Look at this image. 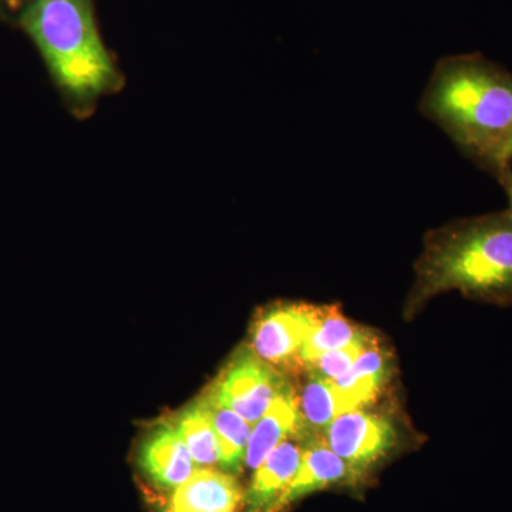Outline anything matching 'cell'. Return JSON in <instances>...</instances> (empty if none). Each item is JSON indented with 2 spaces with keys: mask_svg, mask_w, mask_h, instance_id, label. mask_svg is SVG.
I'll return each instance as SVG.
<instances>
[{
  "mask_svg": "<svg viewBox=\"0 0 512 512\" xmlns=\"http://www.w3.org/2000/svg\"><path fill=\"white\" fill-rule=\"evenodd\" d=\"M420 113L495 180L511 167L512 73L501 64L481 53L443 57L421 96Z\"/></svg>",
  "mask_w": 512,
  "mask_h": 512,
  "instance_id": "cell-1",
  "label": "cell"
},
{
  "mask_svg": "<svg viewBox=\"0 0 512 512\" xmlns=\"http://www.w3.org/2000/svg\"><path fill=\"white\" fill-rule=\"evenodd\" d=\"M450 291L478 302L511 305L512 222L507 211L461 218L426 235L407 308H419Z\"/></svg>",
  "mask_w": 512,
  "mask_h": 512,
  "instance_id": "cell-2",
  "label": "cell"
},
{
  "mask_svg": "<svg viewBox=\"0 0 512 512\" xmlns=\"http://www.w3.org/2000/svg\"><path fill=\"white\" fill-rule=\"evenodd\" d=\"M20 22L69 96L86 103L119 83L97 30L92 0H28Z\"/></svg>",
  "mask_w": 512,
  "mask_h": 512,
  "instance_id": "cell-3",
  "label": "cell"
},
{
  "mask_svg": "<svg viewBox=\"0 0 512 512\" xmlns=\"http://www.w3.org/2000/svg\"><path fill=\"white\" fill-rule=\"evenodd\" d=\"M291 389L284 373L264 362L251 348H241L207 393L254 426L275 399Z\"/></svg>",
  "mask_w": 512,
  "mask_h": 512,
  "instance_id": "cell-4",
  "label": "cell"
},
{
  "mask_svg": "<svg viewBox=\"0 0 512 512\" xmlns=\"http://www.w3.org/2000/svg\"><path fill=\"white\" fill-rule=\"evenodd\" d=\"M313 305L276 303L259 313L251 330V349L281 373L305 372L303 345L312 322Z\"/></svg>",
  "mask_w": 512,
  "mask_h": 512,
  "instance_id": "cell-5",
  "label": "cell"
},
{
  "mask_svg": "<svg viewBox=\"0 0 512 512\" xmlns=\"http://www.w3.org/2000/svg\"><path fill=\"white\" fill-rule=\"evenodd\" d=\"M323 437L333 453L348 464L357 481L379 466L397 443L392 421L365 409L339 414Z\"/></svg>",
  "mask_w": 512,
  "mask_h": 512,
  "instance_id": "cell-6",
  "label": "cell"
},
{
  "mask_svg": "<svg viewBox=\"0 0 512 512\" xmlns=\"http://www.w3.org/2000/svg\"><path fill=\"white\" fill-rule=\"evenodd\" d=\"M157 497V512H228L244 504L245 490L234 474L197 468L185 483Z\"/></svg>",
  "mask_w": 512,
  "mask_h": 512,
  "instance_id": "cell-7",
  "label": "cell"
},
{
  "mask_svg": "<svg viewBox=\"0 0 512 512\" xmlns=\"http://www.w3.org/2000/svg\"><path fill=\"white\" fill-rule=\"evenodd\" d=\"M137 464L161 491L174 490L197 470L190 450L170 420L161 421L144 437L138 448Z\"/></svg>",
  "mask_w": 512,
  "mask_h": 512,
  "instance_id": "cell-8",
  "label": "cell"
},
{
  "mask_svg": "<svg viewBox=\"0 0 512 512\" xmlns=\"http://www.w3.org/2000/svg\"><path fill=\"white\" fill-rule=\"evenodd\" d=\"M303 443L298 471L269 512H284L306 495L357 481L348 464L333 453L325 437H309Z\"/></svg>",
  "mask_w": 512,
  "mask_h": 512,
  "instance_id": "cell-9",
  "label": "cell"
},
{
  "mask_svg": "<svg viewBox=\"0 0 512 512\" xmlns=\"http://www.w3.org/2000/svg\"><path fill=\"white\" fill-rule=\"evenodd\" d=\"M390 355L380 343L369 346L348 373L332 382L339 414L366 409L376 402L390 377Z\"/></svg>",
  "mask_w": 512,
  "mask_h": 512,
  "instance_id": "cell-10",
  "label": "cell"
},
{
  "mask_svg": "<svg viewBox=\"0 0 512 512\" xmlns=\"http://www.w3.org/2000/svg\"><path fill=\"white\" fill-rule=\"evenodd\" d=\"M303 447L292 439L284 441L255 468L245 490L244 503L254 512H269L298 471Z\"/></svg>",
  "mask_w": 512,
  "mask_h": 512,
  "instance_id": "cell-11",
  "label": "cell"
},
{
  "mask_svg": "<svg viewBox=\"0 0 512 512\" xmlns=\"http://www.w3.org/2000/svg\"><path fill=\"white\" fill-rule=\"evenodd\" d=\"M299 433L298 403L293 387L271 404L264 416L252 427L245 467L255 470L261 466L279 444L296 439Z\"/></svg>",
  "mask_w": 512,
  "mask_h": 512,
  "instance_id": "cell-12",
  "label": "cell"
},
{
  "mask_svg": "<svg viewBox=\"0 0 512 512\" xmlns=\"http://www.w3.org/2000/svg\"><path fill=\"white\" fill-rule=\"evenodd\" d=\"M372 338H375L373 333L350 322L336 306L313 305L311 328L302 350L303 365L306 369L322 353Z\"/></svg>",
  "mask_w": 512,
  "mask_h": 512,
  "instance_id": "cell-13",
  "label": "cell"
},
{
  "mask_svg": "<svg viewBox=\"0 0 512 512\" xmlns=\"http://www.w3.org/2000/svg\"><path fill=\"white\" fill-rule=\"evenodd\" d=\"M190 450L197 468H214L221 464V446L211 414L202 397L184 407L170 420Z\"/></svg>",
  "mask_w": 512,
  "mask_h": 512,
  "instance_id": "cell-14",
  "label": "cell"
},
{
  "mask_svg": "<svg viewBox=\"0 0 512 512\" xmlns=\"http://www.w3.org/2000/svg\"><path fill=\"white\" fill-rule=\"evenodd\" d=\"M298 403L299 433L303 441L309 437L325 436L333 420L339 416L338 402L332 382L306 372L301 394H296Z\"/></svg>",
  "mask_w": 512,
  "mask_h": 512,
  "instance_id": "cell-15",
  "label": "cell"
},
{
  "mask_svg": "<svg viewBox=\"0 0 512 512\" xmlns=\"http://www.w3.org/2000/svg\"><path fill=\"white\" fill-rule=\"evenodd\" d=\"M211 414L212 424L217 431L221 446V470L237 476L245 467V457L249 437H251L252 424L242 419L239 414L228 407L222 406L207 392L202 396Z\"/></svg>",
  "mask_w": 512,
  "mask_h": 512,
  "instance_id": "cell-16",
  "label": "cell"
},
{
  "mask_svg": "<svg viewBox=\"0 0 512 512\" xmlns=\"http://www.w3.org/2000/svg\"><path fill=\"white\" fill-rule=\"evenodd\" d=\"M377 342L379 340L375 336V338L369 340L352 343V345L345 346V348L322 353L306 366L305 372L313 373V375L329 380V382H335V380L349 372L350 367L355 365L356 360L369 346L375 345Z\"/></svg>",
  "mask_w": 512,
  "mask_h": 512,
  "instance_id": "cell-17",
  "label": "cell"
},
{
  "mask_svg": "<svg viewBox=\"0 0 512 512\" xmlns=\"http://www.w3.org/2000/svg\"><path fill=\"white\" fill-rule=\"evenodd\" d=\"M497 181L504 188L505 195H507L508 208L505 211H507L508 217H510L512 222V165L503 171V174L497 178Z\"/></svg>",
  "mask_w": 512,
  "mask_h": 512,
  "instance_id": "cell-18",
  "label": "cell"
},
{
  "mask_svg": "<svg viewBox=\"0 0 512 512\" xmlns=\"http://www.w3.org/2000/svg\"><path fill=\"white\" fill-rule=\"evenodd\" d=\"M228 512H254V511L249 510L247 505H245V503H244L242 505H239V507L234 508V510H231V511H228Z\"/></svg>",
  "mask_w": 512,
  "mask_h": 512,
  "instance_id": "cell-19",
  "label": "cell"
},
{
  "mask_svg": "<svg viewBox=\"0 0 512 512\" xmlns=\"http://www.w3.org/2000/svg\"><path fill=\"white\" fill-rule=\"evenodd\" d=\"M507 163L512 165V143L510 148H508Z\"/></svg>",
  "mask_w": 512,
  "mask_h": 512,
  "instance_id": "cell-20",
  "label": "cell"
},
{
  "mask_svg": "<svg viewBox=\"0 0 512 512\" xmlns=\"http://www.w3.org/2000/svg\"><path fill=\"white\" fill-rule=\"evenodd\" d=\"M10 2H19V0H10Z\"/></svg>",
  "mask_w": 512,
  "mask_h": 512,
  "instance_id": "cell-21",
  "label": "cell"
}]
</instances>
